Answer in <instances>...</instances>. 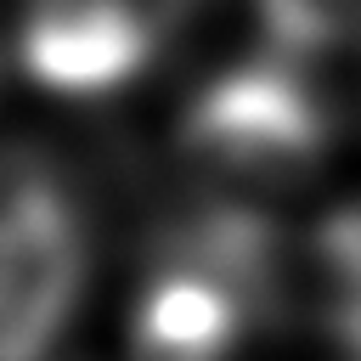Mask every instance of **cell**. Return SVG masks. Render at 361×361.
I'll use <instances>...</instances> for the list:
<instances>
[{"label": "cell", "instance_id": "277c9868", "mask_svg": "<svg viewBox=\"0 0 361 361\" xmlns=\"http://www.w3.org/2000/svg\"><path fill=\"white\" fill-rule=\"evenodd\" d=\"M197 0H23L17 62L56 96H113L130 85Z\"/></svg>", "mask_w": 361, "mask_h": 361}, {"label": "cell", "instance_id": "7a4b0ae2", "mask_svg": "<svg viewBox=\"0 0 361 361\" xmlns=\"http://www.w3.org/2000/svg\"><path fill=\"white\" fill-rule=\"evenodd\" d=\"M322 96L282 62H243L209 79L180 113L186 164L231 203L293 192L327 152Z\"/></svg>", "mask_w": 361, "mask_h": 361}, {"label": "cell", "instance_id": "6da1fadb", "mask_svg": "<svg viewBox=\"0 0 361 361\" xmlns=\"http://www.w3.org/2000/svg\"><path fill=\"white\" fill-rule=\"evenodd\" d=\"M282 293V243L254 203L214 197L164 231L135 305V361H231Z\"/></svg>", "mask_w": 361, "mask_h": 361}, {"label": "cell", "instance_id": "5b68a950", "mask_svg": "<svg viewBox=\"0 0 361 361\" xmlns=\"http://www.w3.org/2000/svg\"><path fill=\"white\" fill-rule=\"evenodd\" d=\"M259 17L293 51H316L361 34V0H259Z\"/></svg>", "mask_w": 361, "mask_h": 361}, {"label": "cell", "instance_id": "8992f818", "mask_svg": "<svg viewBox=\"0 0 361 361\" xmlns=\"http://www.w3.org/2000/svg\"><path fill=\"white\" fill-rule=\"evenodd\" d=\"M338 333H344V344H350V355L361 361V305H355V310H350V316L338 322Z\"/></svg>", "mask_w": 361, "mask_h": 361}, {"label": "cell", "instance_id": "3957f363", "mask_svg": "<svg viewBox=\"0 0 361 361\" xmlns=\"http://www.w3.org/2000/svg\"><path fill=\"white\" fill-rule=\"evenodd\" d=\"M85 293V226L34 147H0V361H45Z\"/></svg>", "mask_w": 361, "mask_h": 361}]
</instances>
